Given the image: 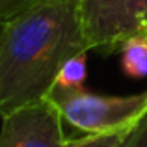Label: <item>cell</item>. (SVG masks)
Segmentation results:
<instances>
[{"label": "cell", "instance_id": "cell-3", "mask_svg": "<svg viewBox=\"0 0 147 147\" xmlns=\"http://www.w3.org/2000/svg\"><path fill=\"white\" fill-rule=\"evenodd\" d=\"M76 6L88 49L106 56L147 26V0H76Z\"/></svg>", "mask_w": 147, "mask_h": 147}, {"label": "cell", "instance_id": "cell-11", "mask_svg": "<svg viewBox=\"0 0 147 147\" xmlns=\"http://www.w3.org/2000/svg\"><path fill=\"white\" fill-rule=\"evenodd\" d=\"M145 32H147V26H145Z\"/></svg>", "mask_w": 147, "mask_h": 147}, {"label": "cell", "instance_id": "cell-5", "mask_svg": "<svg viewBox=\"0 0 147 147\" xmlns=\"http://www.w3.org/2000/svg\"><path fill=\"white\" fill-rule=\"evenodd\" d=\"M121 52V69L130 78L147 76V32H138L123 41L119 47Z\"/></svg>", "mask_w": 147, "mask_h": 147}, {"label": "cell", "instance_id": "cell-2", "mask_svg": "<svg viewBox=\"0 0 147 147\" xmlns=\"http://www.w3.org/2000/svg\"><path fill=\"white\" fill-rule=\"evenodd\" d=\"M63 121L86 134L130 130L147 115V90L134 95H99L84 88L52 86L47 95Z\"/></svg>", "mask_w": 147, "mask_h": 147}, {"label": "cell", "instance_id": "cell-7", "mask_svg": "<svg viewBox=\"0 0 147 147\" xmlns=\"http://www.w3.org/2000/svg\"><path fill=\"white\" fill-rule=\"evenodd\" d=\"M134 129L121 130V132H106V134H86L82 138L69 140L67 147H121Z\"/></svg>", "mask_w": 147, "mask_h": 147}, {"label": "cell", "instance_id": "cell-4", "mask_svg": "<svg viewBox=\"0 0 147 147\" xmlns=\"http://www.w3.org/2000/svg\"><path fill=\"white\" fill-rule=\"evenodd\" d=\"M60 110L50 99L26 104L2 117L0 147H67Z\"/></svg>", "mask_w": 147, "mask_h": 147}, {"label": "cell", "instance_id": "cell-1", "mask_svg": "<svg viewBox=\"0 0 147 147\" xmlns=\"http://www.w3.org/2000/svg\"><path fill=\"white\" fill-rule=\"evenodd\" d=\"M90 52L76 0H39L4 22L0 34V117L49 95L60 69Z\"/></svg>", "mask_w": 147, "mask_h": 147}, {"label": "cell", "instance_id": "cell-8", "mask_svg": "<svg viewBox=\"0 0 147 147\" xmlns=\"http://www.w3.org/2000/svg\"><path fill=\"white\" fill-rule=\"evenodd\" d=\"M39 0H0V22H7L19 17Z\"/></svg>", "mask_w": 147, "mask_h": 147}, {"label": "cell", "instance_id": "cell-10", "mask_svg": "<svg viewBox=\"0 0 147 147\" xmlns=\"http://www.w3.org/2000/svg\"><path fill=\"white\" fill-rule=\"evenodd\" d=\"M2 26H4V22H0V34H2Z\"/></svg>", "mask_w": 147, "mask_h": 147}, {"label": "cell", "instance_id": "cell-6", "mask_svg": "<svg viewBox=\"0 0 147 147\" xmlns=\"http://www.w3.org/2000/svg\"><path fill=\"white\" fill-rule=\"evenodd\" d=\"M86 58L88 52H80L73 56L63 63L60 69L54 86L56 88H65V90H76V88H84V80H86Z\"/></svg>", "mask_w": 147, "mask_h": 147}, {"label": "cell", "instance_id": "cell-9", "mask_svg": "<svg viewBox=\"0 0 147 147\" xmlns=\"http://www.w3.org/2000/svg\"><path fill=\"white\" fill-rule=\"evenodd\" d=\"M121 147H147V115L136 125Z\"/></svg>", "mask_w": 147, "mask_h": 147}]
</instances>
